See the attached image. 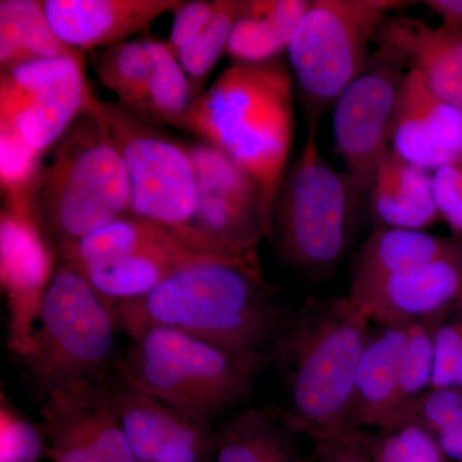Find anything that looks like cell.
<instances>
[{"label":"cell","mask_w":462,"mask_h":462,"mask_svg":"<svg viewBox=\"0 0 462 462\" xmlns=\"http://www.w3.org/2000/svg\"><path fill=\"white\" fill-rule=\"evenodd\" d=\"M127 337L149 328L182 331L266 366L291 318L263 267L200 261L167 278L147 296L115 306Z\"/></svg>","instance_id":"6da1fadb"},{"label":"cell","mask_w":462,"mask_h":462,"mask_svg":"<svg viewBox=\"0 0 462 462\" xmlns=\"http://www.w3.org/2000/svg\"><path fill=\"white\" fill-rule=\"evenodd\" d=\"M178 129L220 149L256 181L270 236L296 134L294 79L287 63L281 57L233 63L193 100Z\"/></svg>","instance_id":"7a4b0ae2"},{"label":"cell","mask_w":462,"mask_h":462,"mask_svg":"<svg viewBox=\"0 0 462 462\" xmlns=\"http://www.w3.org/2000/svg\"><path fill=\"white\" fill-rule=\"evenodd\" d=\"M14 200L25 205L58 263L90 234L130 215L126 166L94 94Z\"/></svg>","instance_id":"3957f363"},{"label":"cell","mask_w":462,"mask_h":462,"mask_svg":"<svg viewBox=\"0 0 462 462\" xmlns=\"http://www.w3.org/2000/svg\"><path fill=\"white\" fill-rule=\"evenodd\" d=\"M370 320L351 297L314 303L291 319L270 364L281 367L291 430L319 442L354 427L356 374L370 338Z\"/></svg>","instance_id":"277c9868"},{"label":"cell","mask_w":462,"mask_h":462,"mask_svg":"<svg viewBox=\"0 0 462 462\" xmlns=\"http://www.w3.org/2000/svg\"><path fill=\"white\" fill-rule=\"evenodd\" d=\"M129 340L115 375L208 424L247 400L263 367L167 328H149Z\"/></svg>","instance_id":"5b68a950"},{"label":"cell","mask_w":462,"mask_h":462,"mask_svg":"<svg viewBox=\"0 0 462 462\" xmlns=\"http://www.w3.org/2000/svg\"><path fill=\"white\" fill-rule=\"evenodd\" d=\"M85 54L33 60L0 74V179L5 199L23 196L36 166L93 96Z\"/></svg>","instance_id":"8992f818"},{"label":"cell","mask_w":462,"mask_h":462,"mask_svg":"<svg viewBox=\"0 0 462 462\" xmlns=\"http://www.w3.org/2000/svg\"><path fill=\"white\" fill-rule=\"evenodd\" d=\"M117 330L114 307L78 267L58 263L23 364L44 396L78 383L106 382L118 358Z\"/></svg>","instance_id":"52a82bcc"},{"label":"cell","mask_w":462,"mask_h":462,"mask_svg":"<svg viewBox=\"0 0 462 462\" xmlns=\"http://www.w3.org/2000/svg\"><path fill=\"white\" fill-rule=\"evenodd\" d=\"M318 124H309L307 141L282 181L270 236L285 263L309 273L336 266L351 242L358 200L364 196L348 172L321 156Z\"/></svg>","instance_id":"ba28073f"},{"label":"cell","mask_w":462,"mask_h":462,"mask_svg":"<svg viewBox=\"0 0 462 462\" xmlns=\"http://www.w3.org/2000/svg\"><path fill=\"white\" fill-rule=\"evenodd\" d=\"M396 0H314L288 45L289 69L300 91L309 124L334 106L363 71L380 27Z\"/></svg>","instance_id":"9c48e42d"},{"label":"cell","mask_w":462,"mask_h":462,"mask_svg":"<svg viewBox=\"0 0 462 462\" xmlns=\"http://www.w3.org/2000/svg\"><path fill=\"white\" fill-rule=\"evenodd\" d=\"M99 107L126 166L130 215L170 231L188 247L211 256L197 227L199 181L187 144L118 103L99 99Z\"/></svg>","instance_id":"30bf717a"},{"label":"cell","mask_w":462,"mask_h":462,"mask_svg":"<svg viewBox=\"0 0 462 462\" xmlns=\"http://www.w3.org/2000/svg\"><path fill=\"white\" fill-rule=\"evenodd\" d=\"M206 260L221 258L199 254L170 231L127 215L81 240L60 263L78 267L115 309L147 296L179 270Z\"/></svg>","instance_id":"8fae6325"},{"label":"cell","mask_w":462,"mask_h":462,"mask_svg":"<svg viewBox=\"0 0 462 462\" xmlns=\"http://www.w3.org/2000/svg\"><path fill=\"white\" fill-rule=\"evenodd\" d=\"M360 75L334 103L337 151L361 193H369L380 158L391 148L392 125L404 78L406 60L375 42Z\"/></svg>","instance_id":"7c38bea8"},{"label":"cell","mask_w":462,"mask_h":462,"mask_svg":"<svg viewBox=\"0 0 462 462\" xmlns=\"http://www.w3.org/2000/svg\"><path fill=\"white\" fill-rule=\"evenodd\" d=\"M199 181L197 227L211 256L261 266L258 245L269 236L260 188L223 151L187 144Z\"/></svg>","instance_id":"4fadbf2b"},{"label":"cell","mask_w":462,"mask_h":462,"mask_svg":"<svg viewBox=\"0 0 462 462\" xmlns=\"http://www.w3.org/2000/svg\"><path fill=\"white\" fill-rule=\"evenodd\" d=\"M90 63L118 105L148 123L178 127L193 103L189 79L166 42H120L91 51Z\"/></svg>","instance_id":"5bb4252c"},{"label":"cell","mask_w":462,"mask_h":462,"mask_svg":"<svg viewBox=\"0 0 462 462\" xmlns=\"http://www.w3.org/2000/svg\"><path fill=\"white\" fill-rule=\"evenodd\" d=\"M57 266L53 249L25 205L5 202L0 214V282L8 312V348L20 360L32 352L42 298Z\"/></svg>","instance_id":"9a60e30c"},{"label":"cell","mask_w":462,"mask_h":462,"mask_svg":"<svg viewBox=\"0 0 462 462\" xmlns=\"http://www.w3.org/2000/svg\"><path fill=\"white\" fill-rule=\"evenodd\" d=\"M109 397L139 462H214L217 431L112 374Z\"/></svg>","instance_id":"2e32d148"},{"label":"cell","mask_w":462,"mask_h":462,"mask_svg":"<svg viewBox=\"0 0 462 462\" xmlns=\"http://www.w3.org/2000/svg\"><path fill=\"white\" fill-rule=\"evenodd\" d=\"M462 293V239L454 251L421 266L351 287L348 296L370 321L404 327L428 320Z\"/></svg>","instance_id":"e0dca14e"},{"label":"cell","mask_w":462,"mask_h":462,"mask_svg":"<svg viewBox=\"0 0 462 462\" xmlns=\"http://www.w3.org/2000/svg\"><path fill=\"white\" fill-rule=\"evenodd\" d=\"M391 149L407 162L431 172L462 160V109L437 97L412 69L401 89Z\"/></svg>","instance_id":"ac0fdd59"},{"label":"cell","mask_w":462,"mask_h":462,"mask_svg":"<svg viewBox=\"0 0 462 462\" xmlns=\"http://www.w3.org/2000/svg\"><path fill=\"white\" fill-rule=\"evenodd\" d=\"M184 0H42L51 29L67 47L87 53L127 42Z\"/></svg>","instance_id":"d6986e66"},{"label":"cell","mask_w":462,"mask_h":462,"mask_svg":"<svg viewBox=\"0 0 462 462\" xmlns=\"http://www.w3.org/2000/svg\"><path fill=\"white\" fill-rule=\"evenodd\" d=\"M375 42L398 51L440 99L462 109V33L416 18L389 16Z\"/></svg>","instance_id":"ffe728a7"},{"label":"cell","mask_w":462,"mask_h":462,"mask_svg":"<svg viewBox=\"0 0 462 462\" xmlns=\"http://www.w3.org/2000/svg\"><path fill=\"white\" fill-rule=\"evenodd\" d=\"M404 333V327H384L367 340L356 374L355 428L385 430L400 420L404 410L400 388Z\"/></svg>","instance_id":"44dd1931"},{"label":"cell","mask_w":462,"mask_h":462,"mask_svg":"<svg viewBox=\"0 0 462 462\" xmlns=\"http://www.w3.org/2000/svg\"><path fill=\"white\" fill-rule=\"evenodd\" d=\"M367 194L374 220L382 227L425 230L439 217L431 171L407 162L391 148L380 158Z\"/></svg>","instance_id":"7402d4cb"},{"label":"cell","mask_w":462,"mask_h":462,"mask_svg":"<svg viewBox=\"0 0 462 462\" xmlns=\"http://www.w3.org/2000/svg\"><path fill=\"white\" fill-rule=\"evenodd\" d=\"M309 0H242L227 42L234 63L266 62L288 50Z\"/></svg>","instance_id":"603a6c76"},{"label":"cell","mask_w":462,"mask_h":462,"mask_svg":"<svg viewBox=\"0 0 462 462\" xmlns=\"http://www.w3.org/2000/svg\"><path fill=\"white\" fill-rule=\"evenodd\" d=\"M462 236L443 238L425 230L382 227L374 231L356 260L351 287L421 266L454 251Z\"/></svg>","instance_id":"cb8c5ba5"},{"label":"cell","mask_w":462,"mask_h":462,"mask_svg":"<svg viewBox=\"0 0 462 462\" xmlns=\"http://www.w3.org/2000/svg\"><path fill=\"white\" fill-rule=\"evenodd\" d=\"M84 54L71 50L51 29L42 0L0 2V71L11 67Z\"/></svg>","instance_id":"d4e9b609"},{"label":"cell","mask_w":462,"mask_h":462,"mask_svg":"<svg viewBox=\"0 0 462 462\" xmlns=\"http://www.w3.org/2000/svg\"><path fill=\"white\" fill-rule=\"evenodd\" d=\"M216 431L214 462H297L291 440L294 430L281 413L247 410Z\"/></svg>","instance_id":"484cf974"},{"label":"cell","mask_w":462,"mask_h":462,"mask_svg":"<svg viewBox=\"0 0 462 462\" xmlns=\"http://www.w3.org/2000/svg\"><path fill=\"white\" fill-rule=\"evenodd\" d=\"M42 425L51 462H103L85 427L74 389L65 387L45 394Z\"/></svg>","instance_id":"4316f807"},{"label":"cell","mask_w":462,"mask_h":462,"mask_svg":"<svg viewBox=\"0 0 462 462\" xmlns=\"http://www.w3.org/2000/svg\"><path fill=\"white\" fill-rule=\"evenodd\" d=\"M107 380L69 387L74 389L85 427L103 462H139L109 397Z\"/></svg>","instance_id":"83f0119b"},{"label":"cell","mask_w":462,"mask_h":462,"mask_svg":"<svg viewBox=\"0 0 462 462\" xmlns=\"http://www.w3.org/2000/svg\"><path fill=\"white\" fill-rule=\"evenodd\" d=\"M406 419L430 431L445 457L462 462V388L428 389L407 404Z\"/></svg>","instance_id":"f1b7e54d"},{"label":"cell","mask_w":462,"mask_h":462,"mask_svg":"<svg viewBox=\"0 0 462 462\" xmlns=\"http://www.w3.org/2000/svg\"><path fill=\"white\" fill-rule=\"evenodd\" d=\"M242 0H217V8L212 20L196 41L191 42L178 54V60L189 79L194 99L200 96L203 83L214 69L223 53L234 23L238 17Z\"/></svg>","instance_id":"f546056e"},{"label":"cell","mask_w":462,"mask_h":462,"mask_svg":"<svg viewBox=\"0 0 462 462\" xmlns=\"http://www.w3.org/2000/svg\"><path fill=\"white\" fill-rule=\"evenodd\" d=\"M370 446L373 462H443L436 437L422 425L402 420L380 430Z\"/></svg>","instance_id":"4dcf8cb0"},{"label":"cell","mask_w":462,"mask_h":462,"mask_svg":"<svg viewBox=\"0 0 462 462\" xmlns=\"http://www.w3.org/2000/svg\"><path fill=\"white\" fill-rule=\"evenodd\" d=\"M404 342L401 352V397L407 406L430 389L434 365V329L427 320L404 325ZM402 416V415H401Z\"/></svg>","instance_id":"1f68e13d"},{"label":"cell","mask_w":462,"mask_h":462,"mask_svg":"<svg viewBox=\"0 0 462 462\" xmlns=\"http://www.w3.org/2000/svg\"><path fill=\"white\" fill-rule=\"evenodd\" d=\"M48 457L42 425L33 424L2 393L0 404V462H42Z\"/></svg>","instance_id":"d6a6232c"},{"label":"cell","mask_w":462,"mask_h":462,"mask_svg":"<svg viewBox=\"0 0 462 462\" xmlns=\"http://www.w3.org/2000/svg\"><path fill=\"white\" fill-rule=\"evenodd\" d=\"M462 388V320L434 329L430 389Z\"/></svg>","instance_id":"836d02e7"},{"label":"cell","mask_w":462,"mask_h":462,"mask_svg":"<svg viewBox=\"0 0 462 462\" xmlns=\"http://www.w3.org/2000/svg\"><path fill=\"white\" fill-rule=\"evenodd\" d=\"M431 176L438 214L455 236H462V160L438 167Z\"/></svg>","instance_id":"e575fe53"},{"label":"cell","mask_w":462,"mask_h":462,"mask_svg":"<svg viewBox=\"0 0 462 462\" xmlns=\"http://www.w3.org/2000/svg\"><path fill=\"white\" fill-rule=\"evenodd\" d=\"M217 0L207 2V0H189L182 2L180 7L173 12V23L171 32L166 44L172 51L173 56L188 47L191 42L199 38L200 32L206 29L209 21L214 17Z\"/></svg>","instance_id":"d590c367"},{"label":"cell","mask_w":462,"mask_h":462,"mask_svg":"<svg viewBox=\"0 0 462 462\" xmlns=\"http://www.w3.org/2000/svg\"><path fill=\"white\" fill-rule=\"evenodd\" d=\"M320 446L327 462H373L367 457L358 428H348L339 436L320 442Z\"/></svg>","instance_id":"8d00e7d4"},{"label":"cell","mask_w":462,"mask_h":462,"mask_svg":"<svg viewBox=\"0 0 462 462\" xmlns=\"http://www.w3.org/2000/svg\"><path fill=\"white\" fill-rule=\"evenodd\" d=\"M424 5L440 18L443 26L462 33V0H427Z\"/></svg>","instance_id":"74e56055"},{"label":"cell","mask_w":462,"mask_h":462,"mask_svg":"<svg viewBox=\"0 0 462 462\" xmlns=\"http://www.w3.org/2000/svg\"><path fill=\"white\" fill-rule=\"evenodd\" d=\"M458 305H460V309L462 311V293L460 294V297L457 298Z\"/></svg>","instance_id":"f35d334b"}]
</instances>
